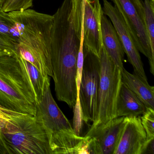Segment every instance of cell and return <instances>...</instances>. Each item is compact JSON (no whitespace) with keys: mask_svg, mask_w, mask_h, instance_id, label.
<instances>
[{"mask_svg":"<svg viewBox=\"0 0 154 154\" xmlns=\"http://www.w3.org/2000/svg\"><path fill=\"white\" fill-rule=\"evenodd\" d=\"M20 32L17 52L45 77H53L51 60L54 17L29 8L8 12Z\"/></svg>","mask_w":154,"mask_h":154,"instance_id":"obj_1","label":"cell"},{"mask_svg":"<svg viewBox=\"0 0 154 154\" xmlns=\"http://www.w3.org/2000/svg\"><path fill=\"white\" fill-rule=\"evenodd\" d=\"M36 116L46 133L51 154H90V138L77 135L54 99L47 79L42 100L36 103Z\"/></svg>","mask_w":154,"mask_h":154,"instance_id":"obj_2","label":"cell"},{"mask_svg":"<svg viewBox=\"0 0 154 154\" xmlns=\"http://www.w3.org/2000/svg\"><path fill=\"white\" fill-rule=\"evenodd\" d=\"M0 106L35 116V96L25 60L18 54L0 56Z\"/></svg>","mask_w":154,"mask_h":154,"instance_id":"obj_3","label":"cell"},{"mask_svg":"<svg viewBox=\"0 0 154 154\" xmlns=\"http://www.w3.org/2000/svg\"><path fill=\"white\" fill-rule=\"evenodd\" d=\"M1 137L9 154H51L46 133L36 115L22 113L7 122Z\"/></svg>","mask_w":154,"mask_h":154,"instance_id":"obj_4","label":"cell"},{"mask_svg":"<svg viewBox=\"0 0 154 154\" xmlns=\"http://www.w3.org/2000/svg\"><path fill=\"white\" fill-rule=\"evenodd\" d=\"M101 72L95 120L91 128L117 118L116 104L121 85V70L113 63L103 45L99 54Z\"/></svg>","mask_w":154,"mask_h":154,"instance_id":"obj_5","label":"cell"},{"mask_svg":"<svg viewBox=\"0 0 154 154\" xmlns=\"http://www.w3.org/2000/svg\"><path fill=\"white\" fill-rule=\"evenodd\" d=\"M99 56L83 48V65L78 100L83 121L95 120L98 90L100 79Z\"/></svg>","mask_w":154,"mask_h":154,"instance_id":"obj_6","label":"cell"},{"mask_svg":"<svg viewBox=\"0 0 154 154\" xmlns=\"http://www.w3.org/2000/svg\"><path fill=\"white\" fill-rule=\"evenodd\" d=\"M126 23L139 52L147 57L150 72L154 74L152 55L146 28L144 6L141 0H112Z\"/></svg>","mask_w":154,"mask_h":154,"instance_id":"obj_7","label":"cell"},{"mask_svg":"<svg viewBox=\"0 0 154 154\" xmlns=\"http://www.w3.org/2000/svg\"><path fill=\"white\" fill-rule=\"evenodd\" d=\"M126 122V117H117L90 128L85 135L90 137V154H114Z\"/></svg>","mask_w":154,"mask_h":154,"instance_id":"obj_8","label":"cell"},{"mask_svg":"<svg viewBox=\"0 0 154 154\" xmlns=\"http://www.w3.org/2000/svg\"><path fill=\"white\" fill-rule=\"evenodd\" d=\"M102 1L103 14L109 18L114 26L123 47L124 53L133 66L134 74L144 81L148 82L139 52L132 40L122 16L117 8L108 0Z\"/></svg>","mask_w":154,"mask_h":154,"instance_id":"obj_9","label":"cell"},{"mask_svg":"<svg viewBox=\"0 0 154 154\" xmlns=\"http://www.w3.org/2000/svg\"><path fill=\"white\" fill-rule=\"evenodd\" d=\"M100 0H85L83 17V48L99 56L103 45Z\"/></svg>","mask_w":154,"mask_h":154,"instance_id":"obj_10","label":"cell"},{"mask_svg":"<svg viewBox=\"0 0 154 154\" xmlns=\"http://www.w3.org/2000/svg\"><path fill=\"white\" fill-rule=\"evenodd\" d=\"M150 140H147L140 116L126 117V124L114 154H143Z\"/></svg>","mask_w":154,"mask_h":154,"instance_id":"obj_11","label":"cell"},{"mask_svg":"<svg viewBox=\"0 0 154 154\" xmlns=\"http://www.w3.org/2000/svg\"><path fill=\"white\" fill-rule=\"evenodd\" d=\"M101 32L104 48L113 63L122 71L124 68V49L112 23L103 14L101 17Z\"/></svg>","mask_w":154,"mask_h":154,"instance_id":"obj_12","label":"cell"},{"mask_svg":"<svg viewBox=\"0 0 154 154\" xmlns=\"http://www.w3.org/2000/svg\"><path fill=\"white\" fill-rule=\"evenodd\" d=\"M146 109L142 101L125 84L122 82L116 104L117 117L140 116Z\"/></svg>","mask_w":154,"mask_h":154,"instance_id":"obj_13","label":"cell"},{"mask_svg":"<svg viewBox=\"0 0 154 154\" xmlns=\"http://www.w3.org/2000/svg\"><path fill=\"white\" fill-rule=\"evenodd\" d=\"M122 82L142 101L146 108L154 109V87L137 75L132 74L125 68L121 71Z\"/></svg>","mask_w":154,"mask_h":154,"instance_id":"obj_14","label":"cell"},{"mask_svg":"<svg viewBox=\"0 0 154 154\" xmlns=\"http://www.w3.org/2000/svg\"><path fill=\"white\" fill-rule=\"evenodd\" d=\"M0 37L11 43L17 51L19 43L20 32L8 12L3 11H0Z\"/></svg>","mask_w":154,"mask_h":154,"instance_id":"obj_15","label":"cell"},{"mask_svg":"<svg viewBox=\"0 0 154 154\" xmlns=\"http://www.w3.org/2000/svg\"><path fill=\"white\" fill-rule=\"evenodd\" d=\"M25 61L35 93L36 103H37L43 98L45 87L46 81L49 76L45 77L32 64L26 60Z\"/></svg>","mask_w":154,"mask_h":154,"instance_id":"obj_16","label":"cell"},{"mask_svg":"<svg viewBox=\"0 0 154 154\" xmlns=\"http://www.w3.org/2000/svg\"><path fill=\"white\" fill-rule=\"evenodd\" d=\"M146 28L152 55L154 57V0H144Z\"/></svg>","mask_w":154,"mask_h":154,"instance_id":"obj_17","label":"cell"},{"mask_svg":"<svg viewBox=\"0 0 154 154\" xmlns=\"http://www.w3.org/2000/svg\"><path fill=\"white\" fill-rule=\"evenodd\" d=\"M141 124L146 133L147 140L154 139V109L146 108L140 116Z\"/></svg>","mask_w":154,"mask_h":154,"instance_id":"obj_18","label":"cell"},{"mask_svg":"<svg viewBox=\"0 0 154 154\" xmlns=\"http://www.w3.org/2000/svg\"><path fill=\"white\" fill-rule=\"evenodd\" d=\"M33 2V0H5L2 11L9 12L25 10L31 8Z\"/></svg>","mask_w":154,"mask_h":154,"instance_id":"obj_19","label":"cell"},{"mask_svg":"<svg viewBox=\"0 0 154 154\" xmlns=\"http://www.w3.org/2000/svg\"><path fill=\"white\" fill-rule=\"evenodd\" d=\"M22 114L0 106V137L1 131L7 122Z\"/></svg>","mask_w":154,"mask_h":154,"instance_id":"obj_20","label":"cell"},{"mask_svg":"<svg viewBox=\"0 0 154 154\" xmlns=\"http://www.w3.org/2000/svg\"><path fill=\"white\" fill-rule=\"evenodd\" d=\"M17 54L16 48L9 42L0 37V56L12 55Z\"/></svg>","mask_w":154,"mask_h":154,"instance_id":"obj_21","label":"cell"},{"mask_svg":"<svg viewBox=\"0 0 154 154\" xmlns=\"http://www.w3.org/2000/svg\"><path fill=\"white\" fill-rule=\"evenodd\" d=\"M154 139L148 141L146 146V148L145 150L143 152V154H154Z\"/></svg>","mask_w":154,"mask_h":154,"instance_id":"obj_22","label":"cell"},{"mask_svg":"<svg viewBox=\"0 0 154 154\" xmlns=\"http://www.w3.org/2000/svg\"><path fill=\"white\" fill-rule=\"evenodd\" d=\"M0 154H9L8 149L4 144L1 137H0Z\"/></svg>","mask_w":154,"mask_h":154,"instance_id":"obj_23","label":"cell"},{"mask_svg":"<svg viewBox=\"0 0 154 154\" xmlns=\"http://www.w3.org/2000/svg\"><path fill=\"white\" fill-rule=\"evenodd\" d=\"M5 0H0V11H2V8H3V4L4 3Z\"/></svg>","mask_w":154,"mask_h":154,"instance_id":"obj_24","label":"cell"}]
</instances>
